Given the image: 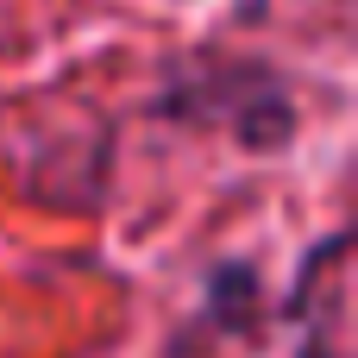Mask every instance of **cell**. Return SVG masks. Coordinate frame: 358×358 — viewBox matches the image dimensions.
<instances>
[{
	"instance_id": "cell-1",
	"label": "cell",
	"mask_w": 358,
	"mask_h": 358,
	"mask_svg": "<svg viewBox=\"0 0 358 358\" xmlns=\"http://www.w3.org/2000/svg\"><path fill=\"white\" fill-rule=\"evenodd\" d=\"M151 113L170 126H189V132H227L239 151H258V157L289 151L296 126H302V101H296L289 76H277L258 57H189V63H176L164 76Z\"/></svg>"
},
{
	"instance_id": "cell-2",
	"label": "cell",
	"mask_w": 358,
	"mask_h": 358,
	"mask_svg": "<svg viewBox=\"0 0 358 358\" xmlns=\"http://www.w3.org/2000/svg\"><path fill=\"white\" fill-rule=\"evenodd\" d=\"M264 327V277L252 258H220L201 283V308L182 321L176 352L189 346H214V340H252Z\"/></svg>"
}]
</instances>
